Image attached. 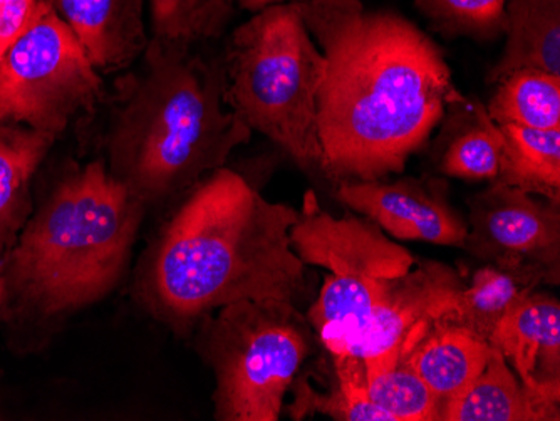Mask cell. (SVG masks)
<instances>
[{"label": "cell", "instance_id": "cell-6", "mask_svg": "<svg viewBox=\"0 0 560 421\" xmlns=\"http://www.w3.org/2000/svg\"><path fill=\"white\" fill-rule=\"evenodd\" d=\"M197 350L215 376L217 421H277L285 395L314 351L299 306L247 300L220 307L197 328Z\"/></svg>", "mask_w": 560, "mask_h": 421}, {"label": "cell", "instance_id": "cell-14", "mask_svg": "<svg viewBox=\"0 0 560 421\" xmlns=\"http://www.w3.org/2000/svg\"><path fill=\"white\" fill-rule=\"evenodd\" d=\"M100 72L128 68L147 49L144 0H50Z\"/></svg>", "mask_w": 560, "mask_h": 421}, {"label": "cell", "instance_id": "cell-16", "mask_svg": "<svg viewBox=\"0 0 560 421\" xmlns=\"http://www.w3.org/2000/svg\"><path fill=\"white\" fill-rule=\"evenodd\" d=\"M559 282L560 272L537 264L518 260L486 262L471 276L470 284H465L456 294L452 307L440 320L462 326L489 341L499 320L515 301L539 285H557Z\"/></svg>", "mask_w": 560, "mask_h": 421}, {"label": "cell", "instance_id": "cell-12", "mask_svg": "<svg viewBox=\"0 0 560 421\" xmlns=\"http://www.w3.org/2000/svg\"><path fill=\"white\" fill-rule=\"evenodd\" d=\"M515 375L532 388L560 395V303L549 292L522 295L489 338Z\"/></svg>", "mask_w": 560, "mask_h": 421}, {"label": "cell", "instance_id": "cell-26", "mask_svg": "<svg viewBox=\"0 0 560 421\" xmlns=\"http://www.w3.org/2000/svg\"><path fill=\"white\" fill-rule=\"evenodd\" d=\"M44 0H0V59L30 30Z\"/></svg>", "mask_w": 560, "mask_h": 421}, {"label": "cell", "instance_id": "cell-17", "mask_svg": "<svg viewBox=\"0 0 560 421\" xmlns=\"http://www.w3.org/2000/svg\"><path fill=\"white\" fill-rule=\"evenodd\" d=\"M505 47L487 83L537 69L560 78V0H505Z\"/></svg>", "mask_w": 560, "mask_h": 421}, {"label": "cell", "instance_id": "cell-20", "mask_svg": "<svg viewBox=\"0 0 560 421\" xmlns=\"http://www.w3.org/2000/svg\"><path fill=\"white\" fill-rule=\"evenodd\" d=\"M332 358V376L326 391H317L307 379H294V400L289 407L292 420H304L307 417L332 418L339 421H393L386 411L371 401L368 395L366 373L360 358Z\"/></svg>", "mask_w": 560, "mask_h": 421}, {"label": "cell", "instance_id": "cell-1", "mask_svg": "<svg viewBox=\"0 0 560 421\" xmlns=\"http://www.w3.org/2000/svg\"><path fill=\"white\" fill-rule=\"evenodd\" d=\"M326 58L317 93L319 173L332 184L405 169L446 113L467 102L442 47L398 12L361 0H295Z\"/></svg>", "mask_w": 560, "mask_h": 421}, {"label": "cell", "instance_id": "cell-19", "mask_svg": "<svg viewBox=\"0 0 560 421\" xmlns=\"http://www.w3.org/2000/svg\"><path fill=\"white\" fill-rule=\"evenodd\" d=\"M502 163L493 184L560 202V130L499 125Z\"/></svg>", "mask_w": 560, "mask_h": 421}, {"label": "cell", "instance_id": "cell-8", "mask_svg": "<svg viewBox=\"0 0 560 421\" xmlns=\"http://www.w3.org/2000/svg\"><path fill=\"white\" fill-rule=\"evenodd\" d=\"M464 250L483 262L537 264L560 272V202L490 184L468 200Z\"/></svg>", "mask_w": 560, "mask_h": 421}, {"label": "cell", "instance_id": "cell-25", "mask_svg": "<svg viewBox=\"0 0 560 421\" xmlns=\"http://www.w3.org/2000/svg\"><path fill=\"white\" fill-rule=\"evenodd\" d=\"M431 30L446 39H497L505 30V0H413Z\"/></svg>", "mask_w": 560, "mask_h": 421}, {"label": "cell", "instance_id": "cell-21", "mask_svg": "<svg viewBox=\"0 0 560 421\" xmlns=\"http://www.w3.org/2000/svg\"><path fill=\"white\" fill-rule=\"evenodd\" d=\"M497 125L560 130V78L537 69H521L497 83L487 108Z\"/></svg>", "mask_w": 560, "mask_h": 421}, {"label": "cell", "instance_id": "cell-18", "mask_svg": "<svg viewBox=\"0 0 560 421\" xmlns=\"http://www.w3.org/2000/svg\"><path fill=\"white\" fill-rule=\"evenodd\" d=\"M55 135L0 122V253H9L31 217V184Z\"/></svg>", "mask_w": 560, "mask_h": 421}, {"label": "cell", "instance_id": "cell-4", "mask_svg": "<svg viewBox=\"0 0 560 421\" xmlns=\"http://www.w3.org/2000/svg\"><path fill=\"white\" fill-rule=\"evenodd\" d=\"M144 210L105 163L66 175L8 253L14 307L55 317L105 300L128 269Z\"/></svg>", "mask_w": 560, "mask_h": 421}, {"label": "cell", "instance_id": "cell-23", "mask_svg": "<svg viewBox=\"0 0 560 421\" xmlns=\"http://www.w3.org/2000/svg\"><path fill=\"white\" fill-rule=\"evenodd\" d=\"M465 113L467 122L446 144L439 169L445 177L493 184L502 163V131L480 103L467 100Z\"/></svg>", "mask_w": 560, "mask_h": 421}, {"label": "cell", "instance_id": "cell-27", "mask_svg": "<svg viewBox=\"0 0 560 421\" xmlns=\"http://www.w3.org/2000/svg\"><path fill=\"white\" fill-rule=\"evenodd\" d=\"M14 311V301H12L8 281V253H0V317L9 319Z\"/></svg>", "mask_w": 560, "mask_h": 421}, {"label": "cell", "instance_id": "cell-24", "mask_svg": "<svg viewBox=\"0 0 560 421\" xmlns=\"http://www.w3.org/2000/svg\"><path fill=\"white\" fill-rule=\"evenodd\" d=\"M153 39L194 44L222 36L235 14L232 0H148Z\"/></svg>", "mask_w": 560, "mask_h": 421}, {"label": "cell", "instance_id": "cell-13", "mask_svg": "<svg viewBox=\"0 0 560 421\" xmlns=\"http://www.w3.org/2000/svg\"><path fill=\"white\" fill-rule=\"evenodd\" d=\"M490 353L489 341L440 319L418 326L399 344V356L435 393L442 407L475 382Z\"/></svg>", "mask_w": 560, "mask_h": 421}, {"label": "cell", "instance_id": "cell-22", "mask_svg": "<svg viewBox=\"0 0 560 421\" xmlns=\"http://www.w3.org/2000/svg\"><path fill=\"white\" fill-rule=\"evenodd\" d=\"M368 395L393 421L440 420L442 404L399 354L364 360Z\"/></svg>", "mask_w": 560, "mask_h": 421}, {"label": "cell", "instance_id": "cell-9", "mask_svg": "<svg viewBox=\"0 0 560 421\" xmlns=\"http://www.w3.org/2000/svg\"><path fill=\"white\" fill-rule=\"evenodd\" d=\"M291 245L305 266L323 267L342 279L399 278L417 264V257L389 241L373 220L349 212L336 219L319 206L313 190L302 198Z\"/></svg>", "mask_w": 560, "mask_h": 421}, {"label": "cell", "instance_id": "cell-11", "mask_svg": "<svg viewBox=\"0 0 560 421\" xmlns=\"http://www.w3.org/2000/svg\"><path fill=\"white\" fill-rule=\"evenodd\" d=\"M415 266L417 269L389 279L351 356L370 360L401 344L418 326L440 319L464 289L465 281L458 270L446 264L417 257Z\"/></svg>", "mask_w": 560, "mask_h": 421}, {"label": "cell", "instance_id": "cell-7", "mask_svg": "<svg viewBox=\"0 0 560 421\" xmlns=\"http://www.w3.org/2000/svg\"><path fill=\"white\" fill-rule=\"evenodd\" d=\"M103 80L50 0L0 59V122L61 135L91 112Z\"/></svg>", "mask_w": 560, "mask_h": 421}, {"label": "cell", "instance_id": "cell-5", "mask_svg": "<svg viewBox=\"0 0 560 421\" xmlns=\"http://www.w3.org/2000/svg\"><path fill=\"white\" fill-rule=\"evenodd\" d=\"M222 59L229 108L304 172L319 173L317 93L326 58L298 2L252 15L231 34Z\"/></svg>", "mask_w": 560, "mask_h": 421}, {"label": "cell", "instance_id": "cell-2", "mask_svg": "<svg viewBox=\"0 0 560 421\" xmlns=\"http://www.w3.org/2000/svg\"><path fill=\"white\" fill-rule=\"evenodd\" d=\"M299 210L269 202L238 173H209L160 229L138 269L141 306L187 335L220 307L247 300L304 303L307 266L292 250Z\"/></svg>", "mask_w": 560, "mask_h": 421}, {"label": "cell", "instance_id": "cell-3", "mask_svg": "<svg viewBox=\"0 0 560 421\" xmlns=\"http://www.w3.org/2000/svg\"><path fill=\"white\" fill-rule=\"evenodd\" d=\"M140 71L119 94L108 169L144 207L187 194L225 166L250 128L225 102L223 59L151 37Z\"/></svg>", "mask_w": 560, "mask_h": 421}, {"label": "cell", "instance_id": "cell-28", "mask_svg": "<svg viewBox=\"0 0 560 421\" xmlns=\"http://www.w3.org/2000/svg\"><path fill=\"white\" fill-rule=\"evenodd\" d=\"M235 8L244 9L250 14L264 11V9L272 8V5L285 4V2H294V0H232Z\"/></svg>", "mask_w": 560, "mask_h": 421}, {"label": "cell", "instance_id": "cell-10", "mask_svg": "<svg viewBox=\"0 0 560 421\" xmlns=\"http://www.w3.org/2000/svg\"><path fill=\"white\" fill-rule=\"evenodd\" d=\"M336 198L399 241L465 247L467 219L450 203L443 178L345 182L336 185Z\"/></svg>", "mask_w": 560, "mask_h": 421}, {"label": "cell", "instance_id": "cell-15", "mask_svg": "<svg viewBox=\"0 0 560 421\" xmlns=\"http://www.w3.org/2000/svg\"><path fill=\"white\" fill-rule=\"evenodd\" d=\"M560 395L525 385L502 353L493 350L486 367L455 400L443 405V421H559Z\"/></svg>", "mask_w": 560, "mask_h": 421}]
</instances>
